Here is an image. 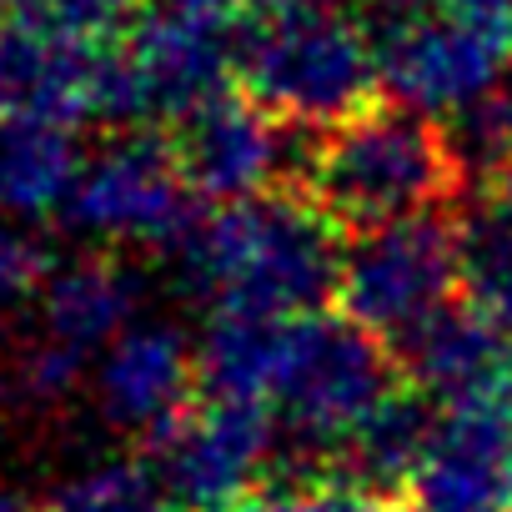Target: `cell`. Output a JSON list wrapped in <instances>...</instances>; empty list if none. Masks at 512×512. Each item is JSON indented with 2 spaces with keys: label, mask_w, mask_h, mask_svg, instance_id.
Masks as SVG:
<instances>
[{
  "label": "cell",
  "mask_w": 512,
  "mask_h": 512,
  "mask_svg": "<svg viewBox=\"0 0 512 512\" xmlns=\"http://www.w3.org/2000/svg\"><path fill=\"white\" fill-rule=\"evenodd\" d=\"M236 41L221 21L151 11L121 51H106V96L101 121L146 131L156 121H191L226 96L236 66Z\"/></svg>",
  "instance_id": "cell-7"
},
{
  "label": "cell",
  "mask_w": 512,
  "mask_h": 512,
  "mask_svg": "<svg viewBox=\"0 0 512 512\" xmlns=\"http://www.w3.org/2000/svg\"><path fill=\"white\" fill-rule=\"evenodd\" d=\"M181 282L211 302V312L251 317H317L342 277L337 226L297 196H251L216 206L166 256Z\"/></svg>",
  "instance_id": "cell-1"
},
{
  "label": "cell",
  "mask_w": 512,
  "mask_h": 512,
  "mask_svg": "<svg viewBox=\"0 0 512 512\" xmlns=\"http://www.w3.org/2000/svg\"><path fill=\"white\" fill-rule=\"evenodd\" d=\"M287 327L251 312H211L201 342H196V377L206 402H251L267 407L277 392Z\"/></svg>",
  "instance_id": "cell-16"
},
{
  "label": "cell",
  "mask_w": 512,
  "mask_h": 512,
  "mask_svg": "<svg viewBox=\"0 0 512 512\" xmlns=\"http://www.w3.org/2000/svg\"><path fill=\"white\" fill-rule=\"evenodd\" d=\"M81 166L86 161L61 126H0V221H36L66 211Z\"/></svg>",
  "instance_id": "cell-17"
},
{
  "label": "cell",
  "mask_w": 512,
  "mask_h": 512,
  "mask_svg": "<svg viewBox=\"0 0 512 512\" xmlns=\"http://www.w3.org/2000/svg\"><path fill=\"white\" fill-rule=\"evenodd\" d=\"M452 151L472 171H502L512 161V76L492 86L482 101H472L462 116H452Z\"/></svg>",
  "instance_id": "cell-22"
},
{
  "label": "cell",
  "mask_w": 512,
  "mask_h": 512,
  "mask_svg": "<svg viewBox=\"0 0 512 512\" xmlns=\"http://www.w3.org/2000/svg\"><path fill=\"white\" fill-rule=\"evenodd\" d=\"M11 402H16V372H6V367H0V422H6Z\"/></svg>",
  "instance_id": "cell-29"
},
{
  "label": "cell",
  "mask_w": 512,
  "mask_h": 512,
  "mask_svg": "<svg viewBox=\"0 0 512 512\" xmlns=\"http://www.w3.org/2000/svg\"><path fill=\"white\" fill-rule=\"evenodd\" d=\"M277 452L272 407L206 402L186 412L151 457V472L176 512H236Z\"/></svg>",
  "instance_id": "cell-9"
},
{
  "label": "cell",
  "mask_w": 512,
  "mask_h": 512,
  "mask_svg": "<svg viewBox=\"0 0 512 512\" xmlns=\"http://www.w3.org/2000/svg\"><path fill=\"white\" fill-rule=\"evenodd\" d=\"M462 292L472 312L512 332V216L497 206L462 226Z\"/></svg>",
  "instance_id": "cell-19"
},
{
  "label": "cell",
  "mask_w": 512,
  "mask_h": 512,
  "mask_svg": "<svg viewBox=\"0 0 512 512\" xmlns=\"http://www.w3.org/2000/svg\"><path fill=\"white\" fill-rule=\"evenodd\" d=\"M332 512H412V507H402V502H392V497H382V492H342V497H332Z\"/></svg>",
  "instance_id": "cell-26"
},
{
  "label": "cell",
  "mask_w": 512,
  "mask_h": 512,
  "mask_svg": "<svg viewBox=\"0 0 512 512\" xmlns=\"http://www.w3.org/2000/svg\"><path fill=\"white\" fill-rule=\"evenodd\" d=\"M106 51L31 26H0V126H81L101 116Z\"/></svg>",
  "instance_id": "cell-13"
},
{
  "label": "cell",
  "mask_w": 512,
  "mask_h": 512,
  "mask_svg": "<svg viewBox=\"0 0 512 512\" xmlns=\"http://www.w3.org/2000/svg\"><path fill=\"white\" fill-rule=\"evenodd\" d=\"M61 216L91 241L151 246L171 256L206 211H196V191L181 171L176 146L156 141L151 131H126L81 166Z\"/></svg>",
  "instance_id": "cell-8"
},
{
  "label": "cell",
  "mask_w": 512,
  "mask_h": 512,
  "mask_svg": "<svg viewBox=\"0 0 512 512\" xmlns=\"http://www.w3.org/2000/svg\"><path fill=\"white\" fill-rule=\"evenodd\" d=\"M131 11L136 0H11V16L0 26H31V31L106 51V41L126 31Z\"/></svg>",
  "instance_id": "cell-21"
},
{
  "label": "cell",
  "mask_w": 512,
  "mask_h": 512,
  "mask_svg": "<svg viewBox=\"0 0 512 512\" xmlns=\"http://www.w3.org/2000/svg\"><path fill=\"white\" fill-rule=\"evenodd\" d=\"M432 6H442L447 16H462L472 26L512 36V0H432Z\"/></svg>",
  "instance_id": "cell-24"
},
{
  "label": "cell",
  "mask_w": 512,
  "mask_h": 512,
  "mask_svg": "<svg viewBox=\"0 0 512 512\" xmlns=\"http://www.w3.org/2000/svg\"><path fill=\"white\" fill-rule=\"evenodd\" d=\"M251 101L287 126L337 131L382 81L372 26L332 6H277L236 51Z\"/></svg>",
  "instance_id": "cell-3"
},
{
  "label": "cell",
  "mask_w": 512,
  "mask_h": 512,
  "mask_svg": "<svg viewBox=\"0 0 512 512\" xmlns=\"http://www.w3.org/2000/svg\"><path fill=\"white\" fill-rule=\"evenodd\" d=\"M236 512H332V497L312 487H277V492H256Z\"/></svg>",
  "instance_id": "cell-23"
},
{
  "label": "cell",
  "mask_w": 512,
  "mask_h": 512,
  "mask_svg": "<svg viewBox=\"0 0 512 512\" xmlns=\"http://www.w3.org/2000/svg\"><path fill=\"white\" fill-rule=\"evenodd\" d=\"M437 417H442V412H432V402H427L422 392H397L392 402H382V407L367 417V427H362V432L342 447V457H337V462L347 467L352 487H357V492H382V497H392V487L412 482L417 467H422V457H427V447H432Z\"/></svg>",
  "instance_id": "cell-18"
},
{
  "label": "cell",
  "mask_w": 512,
  "mask_h": 512,
  "mask_svg": "<svg viewBox=\"0 0 512 512\" xmlns=\"http://www.w3.org/2000/svg\"><path fill=\"white\" fill-rule=\"evenodd\" d=\"M397 352L412 387L442 412L512 402V332L472 307H447Z\"/></svg>",
  "instance_id": "cell-14"
},
{
  "label": "cell",
  "mask_w": 512,
  "mask_h": 512,
  "mask_svg": "<svg viewBox=\"0 0 512 512\" xmlns=\"http://www.w3.org/2000/svg\"><path fill=\"white\" fill-rule=\"evenodd\" d=\"M392 397L397 367L382 337L352 317H302L287 327L272 407L302 457H342V447Z\"/></svg>",
  "instance_id": "cell-4"
},
{
  "label": "cell",
  "mask_w": 512,
  "mask_h": 512,
  "mask_svg": "<svg viewBox=\"0 0 512 512\" xmlns=\"http://www.w3.org/2000/svg\"><path fill=\"white\" fill-rule=\"evenodd\" d=\"M372 41L392 101L427 121L462 116L512 76V36L447 16L432 0H382Z\"/></svg>",
  "instance_id": "cell-6"
},
{
  "label": "cell",
  "mask_w": 512,
  "mask_h": 512,
  "mask_svg": "<svg viewBox=\"0 0 512 512\" xmlns=\"http://www.w3.org/2000/svg\"><path fill=\"white\" fill-rule=\"evenodd\" d=\"M317 151V146H312ZM312 151L297 156V126L277 121L267 106L221 96L181 126L176 156L196 196L221 206L267 196L277 181H307Z\"/></svg>",
  "instance_id": "cell-10"
},
{
  "label": "cell",
  "mask_w": 512,
  "mask_h": 512,
  "mask_svg": "<svg viewBox=\"0 0 512 512\" xmlns=\"http://www.w3.org/2000/svg\"><path fill=\"white\" fill-rule=\"evenodd\" d=\"M462 287V226L437 211L357 231L342 246V317L382 342H407L452 307Z\"/></svg>",
  "instance_id": "cell-5"
},
{
  "label": "cell",
  "mask_w": 512,
  "mask_h": 512,
  "mask_svg": "<svg viewBox=\"0 0 512 512\" xmlns=\"http://www.w3.org/2000/svg\"><path fill=\"white\" fill-rule=\"evenodd\" d=\"M141 277L116 256H71L56 262L36 292V342H51L81 362L101 357L136 327Z\"/></svg>",
  "instance_id": "cell-15"
},
{
  "label": "cell",
  "mask_w": 512,
  "mask_h": 512,
  "mask_svg": "<svg viewBox=\"0 0 512 512\" xmlns=\"http://www.w3.org/2000/svg\"><path fill=\"white\" fill-rule=\"evenodd\" d=\"M201 387L196 377V347L186 332L166 322H136L126 337H116L91 372V397L106 427L126 437H151L161 442L181 417L191 392Z\"/></svg>",
  "instance_id": "cell-11"
},
{
  "label": "cell",
  "mask_w": 512,
  "mask_h": 512,
  "mask_svg": "<svg viewBox=\"0 0 512 512\" xmlns=\"http://www.w3.org/2000/svg\"><path fill=\"white\" fill-rule=\"evenodd\" d=\"M272 6H327V0H272Z\"/></svg>",
  "instance_id": "cell-30"
},
{
  "label": "cell",
  "mask_w": 512,
  "mask_h": 512,
  "mask_svg": "<svg viewBox=\"0 0 512 512\" xmlns=\"http://www.w3.org/2000/svg\"><path fill=\"white\" fill-rule=\"evenodd\" d=\"M241 0H156V11H171V16H196V21H231V11Z\"/></svg>",
  "instance_id": "cell-25"
},
{
  "label": "cell",
  "mask_w": 512,
  "mask_h": 512,
  "mask_svg": "<svg viewBox=\"0 0 512 512\" xmlns=\"http://www.w3.org/2000/svg\"><path fill=\"white\" fill-rule=\"evenodd\" d=\"M0 512H46V507H36L26 492H16V487H0Z\"/></svg>",
  "instance_id": "cell-28"
},
{
  "label": "cell",
  "mask_w": 512,
  "mask_h": 512,
  "mask_svg": "<svg viewBox=\"0 0 512 512\" xmlns=\"http://www.w3.org/2000/svg\"><path fill=\"white\" fill-rule=\"evenodd\" d=\"M452 141L407 106H367L362 116L327 131L307 166V201L352 231L407 221L432 211L457 186Z\"/></svg>",
  "instance_id": "cell-2"
},
{
  "label": "cell",
  "mask_w": 512,
  "mask_h": 512,
  "mask_svg": "<svg viewBox=\"0 0 512 512\" xmlns=\"http://www.w3.org/2000/svg\"><path fill=\"white\" fill-rule=\"evenodd\" d=\"M166 507L171 502L156 472L131 457H111V462H96L66 477L46 502V512H166Z\"/></svg>",
  "instance_id": "cell-20"
},
{
  "label": "cell",
  "mask_w": 512,
  "mask_h": 512,
  "mask_svg": "<svg viewBox=\"0 0 512 512\" xmlns=\"http://www.w3.org/2000/svg\"><path fill=\"white\" fill-rule=\"evenodd\" d=\"M492 206H497L502 216H512V161L492 176Z\"/></svg>",
  "instance_id": "cell-27"
},
{
  "label": "cell",
  "mask_w": 512,
  "mask_h": 512,
  "mask_svg": "<svg viewBox=\"0 0 512 512\" xmlns=\"http://www.w3.org/2000/svg\"><path fill=\"white\" fill-rule=\"evenodd\" d=\"M412 512H512V402L437 417Z\"/></svg>",
  "instance_id": "cell-12"
}]
</instances>
